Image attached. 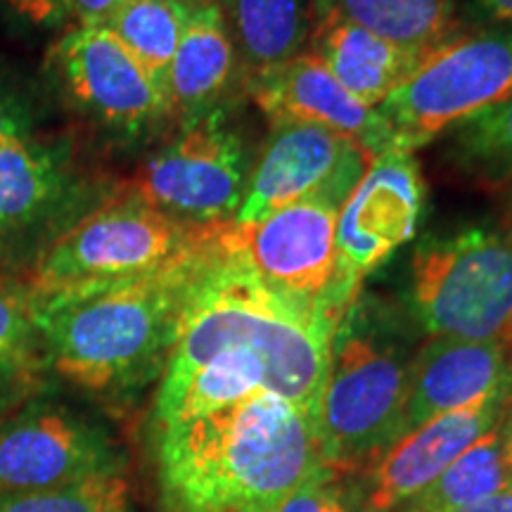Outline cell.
<instances>
[{
  "mask_svg": "<svg viewBox=\"0 0 512 512\" xmlns=\"http://www.w3.org/2000/svg\"><path fill=\"white\" fill-rule=\"evenodd\" d=\"M155 439L166 512H278L325 465L318 422L268 389Z\"/></svg>",
  "mask_w": 512,
  "mask_h": 512,
  "instance_id": "obj_1",
  "label": "cell"
},
{
  "mask_svg": "<svg viewBox=\"0 0 512 512\" xmlns=\"http://www.w3.org/2000/svg\"><path fill=\"white\" fill-rule=\"evenodd\" d=\"M221 230V226H219ZM219 249L138 278L31 297L43 368L93 396H124L164 373L183 306Z\"/></svg>",
  "mask_w": 512,
  "mask_h": 512,
  "instance_id": "obj_2",
  "label": "cell"
},
{
  "mask_svg": "<svg viewBox=\"0 0 512 512\" xmlns=\"http://www.w3.org/2000/svg\"><path fill=\"white\" fill-rule=\"evenodd\" d=\"M339 323L342 318L273 290L219 238L183 306L162 382L181 380L223 351L247 349L266 363L273 392L318 422Z\"/></svg>",
  "mask_w": 512,
  "mask_h": 512,
  "instance_id": "obj_3",
  "label": "cell"
},
{
  "mask_svg": "<svg viewBox=\"0 0 512 512\" xmlns=\"http://www.w3.org/2000/svg\"><path fill=\"white\" fill-rule=\"evenodd\" d=\"M415 351L403 320L358 294L332 337L320 396V448L330 470H366L401 439Z\"/></svg>",
  "mask_w": 512,
  "mask_h": 512,
  "instance_id": "obj_4",
  "label": "cell"
},
{
  "mask_svg": "<svg viewBox=\"0 0 512 512\" xmlns=\"http://www.w3.org/2000/svg\"><path fill=\"white\" fill-rule=\"evenodd\" d=\"M219 226L181 221L124 190L43 249L27 290L31 297H48L162 271L207 249Z\"/></svg>",
  "mask_w": 512,
  "mask_h": 512,
  "instance_id": "obj_5",
  "label": "cell"
},
{
  "mask_svg": "<svg viewBox=\"0 0 512 512\" xmlns=\"http://www.w3.org/2000/svg\"><path fill=\"white\" fill-rule=\"evenodd\" d=\"M411 309L430 337L512 347V221L420 242L411 261Z\"/></svg>",
  "mask_w": 512,
  "mask_h": 512,
  "instance_id": "obj_6",
  "label": "cell"
},
{
  "mask_svg": "<svg viewBox=\"0 0 512 512\" xmlns=\"http://www.w3.org/2000/svg\"><path fill=\"white\" fill-rule=\"evenodd\" d=\"M510 95L512 24H501L446 38L375 110L389 128L392 150L415 152Z\"/></svg>",
  "mask_w": 512,
  "mask_h": 512,
  "instance_id": "obj_7",
  "label": "cell"
},
{
  "mask_svg": "<svg viewBox=\"0 0 512 512\" xmlns=\"http://www.w3.org/2000/svg\"><path fill=\"white\" fill-rule=\"evenodd\" d=\"M344 200L318 195L278 209L256 223L226 221L221 245L238 254L273 290L344 318L361 292L337 271V216Z\"/></svg>",
  "mask_w": 512,
  "mask_h": 512,
  "instance_id": "obj_8",
  "label": "cell"
},
{
  "mask_svg": "<svg viewBox=\"0 0 512 512\" xmlns=\"http://www.w3.org/2000/svg\"><path fill=\"white\" fill-rule=\"evenodd\" d=\"M126 453L91 415L38 392L0 422V496L124 475Z\"/></svg>",
  "mask_w": 512,
  "mask_h": 512,
  "instance_id": "obj_9",
  "label": "cell"
},
{
  "mask_svg": "<svg viewBox=\"0 0 512 512\" xmlns=\"http://www.w3.org/2000/svg\"><path fill=\"white\" fill-rule=\"evenodd\" d=\"M247 159L238 133L219 110L183 121L169 145L147 159L126 192L190 223H226L247 190Z\"/></svg>",
  "mask_w": 512,
  "mask_h": 512,
  "instance_id": "obj_10",
  "label": "cell"
},
{
  "mask_svg": "<svg viewBox=\"0 0 512 512\" xmlns=\"http://www.w3.org/2000/svg\"><path fill=\"white\" fill-rule=\"evenodd\" d=\"M425 209V181L413 152L377 155L339 207L337 271L351 292L363 278L418 233Z\"/></svg>",
  "mask_w": 512,
  "mask_h": 512,
  "instance_id": "obj_11",
  "label": "cell"
},
{
  "mask_svg": "<svg viewBox=\"0 0 512 512\" xmlns=\"http://www.w3.org/2000/svg\"><path fill=\"white\" fill-rule=\"evenodd\" d=\"M373 157L354 140L313 124H273L247 178L235 223H256L318 195L347 200Z\"/></svg>",
  "mask_w": 512,
  "mask_h": 512,
  "instance_id": "obj_12",
  "label": "cell"
},
{
  "mask_svg": "<svg viewBox=\"0 0 512 512\" xmlns=\"http://www.w3.org/2000/svg\"><path fill=\"white\" fill-rule=\"evenodd\" d=\"M62 88L95 121L121 133H140L169 117V98L128 53L107 24H76L53 48Z\"/></svg>",
  "mask_w": 512,
  "mask_h": 512,
  "instance_id": "obj_13",
  "label": "cell"
},
{
  "mask_svg": "<svg viewBox=\"0 0 512 512\" xmlns=\"http://www.w3.org/2000/svg\"><path fill=\"white\" fill-rule=\"evenodd\" d=\"M512 394H491L408 432L368 467V512H394L501 422Z\"/></svg>",
  "mask_w": 512,
  "mask_h": 512,
  "instance_id": "obj_14",
  "label": "cell"
},
{
  "mask_svg": "<svg viewBox=\"0 0 512 512\" xmlns=\"http://www.w3.org/2000/svg\"><path fill=\"white\" fill-rule=\"evenodd\" d=\"M249 95L273 124H313L354 140L370 157L392 150L389 128L373 107L361 105L313 53H299L249 79Z\"/></svg>",
  "mask_w": 512,
  "mask_h": 512,
  "instance_id": "obj_15",
  "label": "cell"
},
{
  "mask_svg": "<svg viewBox=\"0 0 512 512\" xmlns=\"http://www.w3.org/2000/svg\"><path fill=\"white\" fill-rule=\"evenodd\" d=\"M503 392L512 394L510 344L430 337L415 351L401 437L439 415Z\"/></svg>",
  "mask_w": 512,
  "mask_h": 512,
  "instance_id": "obj_16",
  "label": "cell"
},
{
  "mask_svg": "<svg viewBox=\"0 0 512 512\" xmlns=\"http://www.w3.org/2000/svg\"><path fill=\"white\" fill-rule=\"evenodd\" d=\"M64 190L57 152L34 136L22 107L0 93V240L48 219Z\"/></svg>",
  "mask_w": 512,
  "mask_h": 512,
  "instance_id": "obj_17",
  "label": "cell"
},
{
  "mask_svg": "<svg viewBox=\"0 0 512 512\" xmlns=\"http://www.w3.org/2000/svg\"><path fill=\"white\" fill-rule=\"evenodd\" d=\"M235 67V48L216 0L190 3L169 69V107L183 121L216 110Z\"/></svg>",
  "mask_w": 512,
  "mask_h": 512,
  "instance_id": "obj_18",
  "label": "cell"
},
{
  "mask_svg": "<svg viewBox=\"0 0 512 512\" xmlns=\"http://www.w3.org/2000/svg\"><path fill=\"white\" fill-rule=\"evenodd\" d=\"M311 53L330 69L347 93L373 110L422 62L420 55L396 48L384 38L330 12H320Z\"/></svg>",
  "mask_w": 512,
  "mask_h": 512,
  "instance_id": "obj_19",
  "label": "cell"
},
{
  "mask_svg": "<svg viewBox=\"0 0 512 512\" xmlns=\"http://www.w3.org/2000/svg\"><path fill=\"white\" fill-rule=\"evenodd\" d=\"M330 12L413 55H430L456 34L453 0H320Z\"/></svg>",
  "mask_w": 512,
  "mask_h": 512,
  "instance_id": "obj_20",
  "label": "cell"
},
{
  "mask_svg": "<svg viewBox=\"0 0 512 512\" xmlns=\"http://www.w3.org/2000/svg\"><path fill=\"white\" fill-rule=\"evenodd\" d=\"M505 491H512V467L505 458L501 430L494 427L394 512H458Z\"/></svg>",
  "mask_w": 512,
  "mask_h": 512,
  "instance_id": "obj_21",
  "label": "cell"
},
{
  "mask_svg": "<svg viewBox=\"0 0 512 512\" xmlns=\"http://www.w3.org/2000/svg\"><path fill=\"white\" fill-rule=\"evenodd\" d=\"M233 17L247 79L297 57L309 38L306 0H235Z\"/></svg>",
  "mask_w": 512,
  "mask_h": 512,
  "instance_id": "obj_22",
  "label": "cell"
},
{
  "mask_svg": "<svg viewBox=\"0 0 512 512\" xmlns=\"http://www.w3.org/2000/svg\"><path fill=\"white\" fill-rule=\"evenodd\" d=\"M190 3L176 0H121L107 27L169 98V69L181 41Z\"/></svg>",
  "mask_w": 512,
  "mask_h": 512,
  "instance_id": "obj_23",
  "label": "cell"
},
{
  "mask_svg": "<svg viewBox=\"0 0 512 512\" xmlns=\"http://www.w3.org/2000/svg\"><path fill=\"white\" fill-rule=\"evenodd\" d=\"M448 133V159L482 188L512 185V95L460 121Z\"/></svg>",
  "mask_w": 512,
  "mask_h": 512,
  "instance_id": "obj_24",
  "label": "cell"
},
{
  "mask_svg": "<svg viewBox=\"0 0 512 512\" xmlns=\"http://www.w3.org/2000/svg\"><path fill=\"white\" fill-rule=\"evenodd\" d=\"M0 512H138L124 475L93 477L34 494L0 496Z\"/></svg>",
  "mask_w": 512,
  "mask_h": 512,
  "instance_id": "obj_25",
  "label": "cell"
},
{
  "mask_svg": "<svg viewBox=\"0 0 512 512\" xmlns=\"http://www.w3.org/2000/svg\"><path fill=\"white\" fill-rule=\"evenodd\" d=\"M0 363L34 368L41 373L46 370L27 285L10 283L3 275H0Z\"/></svg>",
  "mask_w": 512,
  "mask_h": 512,
  "instance_id": "obj_26",
  "label": "cell"
},
{
  "mask_svg": "<svg viewBox=\"0 0 512 512\" xmlns=\"http://www.w3.org/2000/svg\"><path fill=\"white\" fill-rule=\"evenodd\" d=\"M278 512H368L339 484V472L323 465L285 498Z\"/></svg>",
  "mask_w": 512,
  "mask_h": 512,
  "instance_id": "obj_27",
  "label": "cell"
},
{
  "mask_svg": "<svg viewBox=\"0 0 512 512\" xmlns=\"http://www.w3.org/2000/svg\"><path fill=\"white\" fill-rule=\"evenodd\" d=\"M41 370L0 363V422L31 396L43 392Z\"/></svg>",
  "mask_w": 512,
  "mask_h": 512,
  "instance_id": "obj_28",
  "label": "cell"
},
{
  "mask_svg": "<svg viewBox=\"0 0 512 512\" xmlns=\"http://www.w3.org/2000/svg\"><path fill=\"white\" fill-rule=\"evenodd\" d=\"M12 12L24 17L31 24H55L69 15V0H5Z\"/></svg>",
  "mask_w": 512,
  "mask_h": 512,
  "instance_id": "obj_29",
  "label": "cell"
},
{
  "mask_svg": "<svg viewBox=\"0 0 512 512\" xmlns=\"http://www.w3.org/2000/svg\"><path fill=\"white\" fill-rule=\"evenodd\" d=\"M121 0H69V15L76 24H107Z\"/></svg>",
  "mask_w": 512,
  "mask_h": 512,
  "instance_id": "obj_30",
  "label": "cell"
},
{
  "mask_svg": "<svg viewBox=\"0 0 512 512\" xmlns=\"http://www.w3.org/2000/svg\"><path fill=\"white\" fill-rule=\"evenodd\" d=\"M470 15L479 22L512 24V0H470Z\"/></svg>",
  "mask_w": 512,
  "mask_h": 512,
  "instance_id": "obj_31",
  "label": "cell"
},
{
  "mask_svg": "<svg viewBox=\"0 0 512 512\" xmlns=\"http://www.w3.org/2000/svg\"><path fill=\"white\" fill-rule=\"evenodd\" d=\"M458 512H512V491H505V494H498L489 498V501H482Z\"/></svg>",
  "mask_w": 512,
  "mask_h": 512,
  "instance_id": "obj_32",
  "label": "cell"
},
{
  "mask_svg": "<svg viewBox=\"0 0 512 512\" xmlns=\"http://www.w3.org/2000/svg\"><path fill=\"white\" fill-rule=\"evenodd\" d=\"M498 430H501L505 458H508V463L512 467V399L508 403V408H505V413H503V418H501V425H498Z\"/></svg>",
  "mask_w": 512,
  "mask_h": 512,
  "instance_id": "obj_33",
  "label": "cell"
},
{
  "mask_svg": "<svg viewBox=\"0 0 512 512\" xmlns=\"http://www.w3.org/2000/svg\"><path fill=\"white\" fill-rule=\"evenodd\" d=\"M176 3H197V0H176Z\"/></svg>",
  "mask_w": 512,
  "mask_h": 512,
  "instance_id": "obj_34",
  "label": "cell"
}]
</instances>
